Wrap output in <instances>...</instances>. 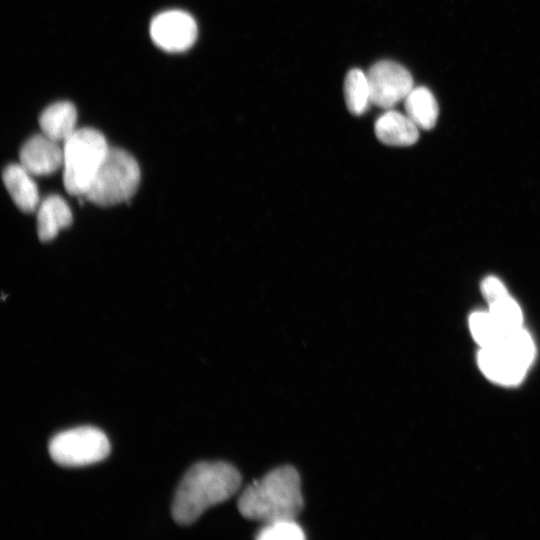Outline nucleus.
Returning a JSON list of instances; mask_svg holds the SVG:
<instances>
[{
	"label": "nucleus",
	"mask_w": 540,
	"mask_h": 540,
	"mask_svg": "<svg viewBox=\"0 0 540 540\" xmlns=\"http://www.w3.org/2000/svg\"><path fill=\"white\" fill-rule=\"evenodd\" d=\"M21 164H11L2 172L4 185L18 208L26 213L33 212L39 203L38 189Z\"/></svg>",
	"instance_id": "nucleus-11"
},
{
	"label": "nucleus",
	"mask_w": 540,
	"mask_h": 540,
	"mask_svg": "<svg viewBox=\"0 0 540 540\" xmlns=\"http://www.w3.org/2000/svg\"><path fill=\"white\" fill-rule=\"evenodd\" d=\"M469 327L473 338L481 348L497 346L506 332L489 311L472 313L469 318Z\"/></svg>",
	"instance_id": "nucleus-16"
},
{
	"label": "nucleus",
	"mask_w": 540,
	"mask_h": 540,
	"mask_svg": "<svg viewBox=\"0 0 540 540\" xmlns=\"http://www.w3.org/2000/svg\"><path fill=\"white\" fill-rule=\"evenodd\" d=\"M478 363L489 379L504 385L518 383L528 369V366L500 347L481 348Z\"/></svg>",
	"instance_id": "nucleus-9"
},
{
	"label": "nucleus",
	"mask_w": 540,
	"mask_h": 540,
	"mask_svg": "<svg viewBox=\"0 0 540 540\" xmlns=\"http://www.w3.org/2000/svg\"><path fill=\"white\" fill-rule=\"evenodd\" d=\"M344 96L351 114L355 116L364 114L372 104L367 74L360 69H351L345 78Z\"/></svg>",
	"instance_id": "nucleus-15"
},
{
	"label": "nucleus",
	"mask_w": 540,
	"mask_h": 540,
	"mask_svg": "<svg viewBox=\"0 0 540 540\" xmlns=\"http://www.w3.org/2000/svg\"><path fill=\"white\" fill-rule=\"evenodd\" d=\"M241 474L227 462H200L182 478L172 503L180 525L195 522L205 510L229 499L241 485Z\"/></svg>",
	"instance_id": "nucleus-1"
},
{
	"label": "nucleus",
	"mask_w": 540,
	"mask_h": 540,
	"mask_svg": "<svg viewBox=\"0 0 540 540\" xmlns=\"http://www.w3.org/2000/svg\"><path fill=\"white\" fill-rule=\"evenodd\" d=\"M371 103L383 109H391L404 100L413 88V78L402 65L383 60L371 66L367 72Z\"/></svg>",
	"instance_id": "nucleus-6"
},
{
	"label": "nucleus",
	"mask_w": 540,
	"mask_h": 540,
	"mask_svg": "<svg viewBox=\"0 0 540 540\" xmlns=\"http://www.w3.org/2000/svg\"><path fill=\"white\" fill-rule=\"evenodd\" d=\"M149 31L155 45L167 52L188 50L198 35L194 18L181 10L159 13L152 19Z\"/></svg>",
	"instance_id": "nucleus-7"
},
{
	"label": "nucleus",
	"mask_w": 540,
	"mask_h": 540,
	"mask_svg": "<svg viewBox=\"0 0 540 540\" xmlns=\"http://www.w3.org/2000/svg\"><path fill=\"white\" fill-rule=\"evenodd\" d=\"M140 183V168L127 151L109 147L84 197L99 206H112L130 199Z\"/></svg>",
	"instance_id": "nucleus-4"
},
{
	"label": "nucleus",
	"mask_w": 540,
	"mask_h": 540,
	"mask_svg": "<svg viewBox=\"0 0 540 540\" xmlns=\"http://www.w3.org/2000/svg\"><path fill=\"white\" fill-rule=\"evenodd\" d=\"M52 460L65 467L97 463L110 453V443L100 429L77 427L54 435L48 445Z\"/></svg>",
	"instance_id": "nucleus-5"
},
{
	"label": "nucleus",
	"mask_w": 540,
	"mask_h": 540,
	"mask_svg": "<svg viewBox=\"0 0 540 540\" xmlns=\"http://www.w3.org/2000/svg\"><path fill=\"white\" fill-rule=\"evenodd\" d=\"M406 115L420 129L430 130L437 121L439 108L432 92L423 86L413 87L404 99Z\"/></svg>",
	"instance_id": "nucleus-14"
},
{
	"label": "nucleus",
	"mask_w": 540,
	"mask_h": 540,
	"mask_svg": "<svg viewBox=\"0 0 540 540\" xmlns=\"http://www.w3.org/2000/svg\"><path fill=\"white\" fill-rule=\"evenodd\" d=\"M259 540H302L305 534L295 519L278 520L265 525L258 531Z\"/></svg>",
	"instance_id": "nucleus-18"
},
{
	"label": "nucleus",
	"mask_w": 540,
	"mask_h": 540,
	"mask_svg": "<svg viewBox=\"0 0 540 540\" xmlns=\"http://www.w3.org/2000/svg\"><path fill=\"white\" fill-rule=\"evenodd\" d=\"M108 149L104 135L93 128L76 129L64 141L63 184L69 194H86Z\"/></svg>",
	"instance_id": "nucleus-3"
},
{
	"label": "nucleus",
	"mask_w": 540,
	"mask_h": 540,
	"mask_svg": "<svg viewBox=\"0 0 540 540\" xmlns=\"http://www.w3.org/2000/svg\"><path fill=\"white\" fill-rule=\"evenodd\" d=\"M481 293L488 304L509 294L504 283L497 277L488 276L481 282Z\"/></svg>",
	"instance_id": "nucleus-19"
},
{
	"label": "nucleus",
	"mask_w": 540,
	"mask_h": 540,
	"mask_svg": "<svg viewBox=\"0 0 540 540\" xmlns=\"http://www.w3.org/2000/svg\"><path fill=\"white\" fill-rule=\"evenodd\" d=\"M77 111L69 101L55 102L46 107L39 116V125L49 138L66 141L76 130Z\"/></svg>",
	"instance_id": "nucleus-12"
},
{
	"label": "nucleus",
	"mask_w": 540,
	"mask_h": 540,
	"mask_svg": "<svg viewBox=\"0 0 540 540\" xmlns=\"http://www.w3.org/2000/svg\"><path fill=\"white\" fill-rule=\"evenodd\" d=\"M71 223V210L59 195H50L41 202L37 212V233L41 241L53 239Z\"/></svg>",
	"instance_id": "nucleus-13"
},
{
	"label": "nucleus",
	"mask_w": 540,
	"mask_h": 540,
	"mask_svg": "<svg viewBox=\"0 0 540 540\" xmlns=\"http://www.w3.org/2000/svg\"><path fill=\"white\" fill-rule=\"evenodd\" d=\"M488 305V311L505 331L522 327V310L517 301L510 294H507Z\"/></svg>",
	"instance_id": "nucleus-17"
},
{
	"label": "nucleus",
	"mask_w": 540,
	"mask_h": 540,
	"mask_svg": "<svg viewBox=\"0 0 540 540\" xmlns=\"http://www.w3.org/2000/svg\"><path fill=\"white\" fill-rule=\"evenodd\" d=\"M303 506L300 475L290 465L277 467L251 483L238 500L243 517L264 524L295 519Z\"/></svg>",
	"instance_id": "nucleus-2"
},
{
	"label": "nucleus",
	"mask_w": 540,
	"mask_h": 540,
	"mask_svg": "<svg viewBox=\"0 0 540 540\" xmlns=\"http://www.w3.org/2000/svg\"><path fill=\"white\" fill-rule=\"evenodd\" d=\"M375 135L389 146H410L419 138L418 126L407 116L388 110L375 122Z\"/></svg>",
	"instance_id": "nucleus-10"
},
{
	"label": "nucleus",
	"mask_w": 540,
	"mask_h": 540,
	"mask_svg": "<svg viewBox=\"0 0 540 540\" xmlns=\"http://www.w3.org/2000/svg\"><path fill=\"white\" fill-rule=\"evenodd\" d=\"M20 164L31 175L54 173L63 165V149L44 133L30 137L21 147Z\"/></svg>",
	"instance_id": "nucleus-8"
}]
</instances>
